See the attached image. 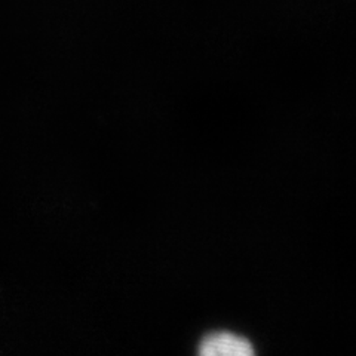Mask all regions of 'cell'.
Returning a JSON list of instances; mask_svg holds the SVG:
<instances>
[{"label":"cell","mask_w":356,"mask_h":356,"mask_svg":"<svg viewBox=\"0 0 356 356\" xmlns=\"http://www.w3.org/2000/svg\"><path fill=\"white\" fill-rule=\"evenodd\" d=\"M199 353L202 356H251V341L233 332H214L200 341Z\"/></svg>","instance_id":"6da1fadb"}]
</instances>
